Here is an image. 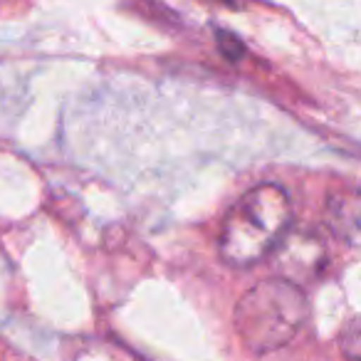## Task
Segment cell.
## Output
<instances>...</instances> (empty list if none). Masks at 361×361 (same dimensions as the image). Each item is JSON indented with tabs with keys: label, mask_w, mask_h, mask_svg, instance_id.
<instances>
[{
	"label": "cell",
	"mask_w": 361,
	"mask_h": 361,
	"mask_svg": "<svg viewBox=\"0 0 361 361\" xmlns=\"http://www.w3.org/2000/svg\"><path fill=\"white\" fill-rule=\"evenodd\" d=\"M359 349H361V336H359V322H349V326L341 334V354L349 361H359Z\"/></svg>",
	"instance_id": "5b68a950"
},
{
	"label": "cell",
	"mask_w": 361,
	"mask_h": 361,
	"mask_svg": "<svg viewBox=\"0 0 361 361\" xmlns=\"http://www.w3.org/2000/svg\"><path fill=\"white\" fill-rule=\"evenodd\" d=\"M275 252L277 262H280L282 272H285V280L295 282V285L314 277L324 265V247L310 233H302V235H290L287 233L280 245L275 247Z\"/></svg>",
	"instance_id": "3957f363"
},
{
	"label": "cell",
	"mask_w": 361,
	"mask_h": 361,
	"mask_svg": "<svg viewBox=\"0 0 361 361\" xmlns=\"http://www.w3.org/2000/svg\"><path fill=\"white\" fill-rule=\"evenodd\" d=\"M218 47H221V52L228 57V60H240L243 55H245V47H243L240 40H235V35H231V32H218Z\"/></svg>",
	"instance_id": "8992f818"
},
{
	"label": "cell",
	"mask_w": 361,
	"mask_h": 361,
	"mask_svg": "<svg viewBox=\"0 0 361 361\" xmlns=\"http://www.w3.org/2000/svg\"><path fill=\"white\" fill-rule=\"evenodd\" d=\"M310 317V302L300 285L267 277L252 285L233 310L238 339L252 354H270L297 336Z\"/></svg>",
	"instance_id": "7a4b0ae2"
},
{
	"label": "cell",
	"mask_w": 361,
	"mask_h": 361,
	"mask_svg": "<svg viewBox=\"0 0 361 361\" xmlns=\"http://www.w3.org/2000/svg\"><path fill=\"white\" fill-rule=\"evenodd\" d=\"M326 223L331 233L346 243H356L359 233V196L354 188L334 193L326 203Z\"/></svg>",
	"instance_id": "277c9868"
},
{
	"label": "cell",
	"mask_w": 361,
	"mask_h": 361,
	"mask_svg": "<svg viewBox=\"0 0 361 361\" xmlns=\"http://www.w3.org/2000/svg\"><path fill=\"white\" fill-rule=\"evenodd\" d=\"M295 208L290 193L277 183H260L243 193L223 216L218 255L228 267H252L270 257L290 233Z\"/></svg>",
	"instance_id": "6da1fadb"
}]
</instances>
